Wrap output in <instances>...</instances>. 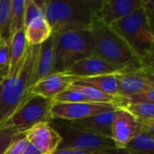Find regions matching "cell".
Segmentation results:
<instances>
[{
    "mask_svg": "<svg viewBox=\"0 0 154 154\" xmlns=\"http://www.w3.org/2000/svg\"><path fill=\"white\" fill-rule=\"evenodd\" d=\"M89 31L93 38L94 56L122 68L124 72H143L153 76V67L140 58L112 26L93 18Z\"/></svg>",
    "mask_w": 154,
    "mask_h": 154,
    "instance_id": "cell-1",
    "label": "cell"
},
{
    "mask_svg": "<svg viewBox=\"0 0 154 154\" xmlns=\"http://www.w3.org/2000/svg\"><path fill=\"white\" fill-rule=\"evenodd\" d=\"M38 46L28 44L27 50L14 71L5 76L0 96V128L32 95L33 74Z\"/></svg>",
    "mask_w": 154,
    "mask_h": 154,
    "instance_id": "cell-2",
    "label": "cell"
},
{
    "mask_svg": "<svg viewBox=\"0 0 154 154\" xmlns=\"http://www.w3.org/2000/svg\"><path fill=\"white\" fill-rule=\"evenodd\" d=\"M38 3L52 33L90 29L93 22L91 1L47 0Z\"/></svg>",
    "mask_w": 154,
    "mask_h": 154,
    "instance_id": "cell-3",
    "label": "cell"
},
{
    "mask_svg": "<svg viewBox=\"0 0 154 154\" xmlns=\"http://www.w3.org/2000/svg\"><path fill=\"white\" fill-rule=\"evenodd\" d=\"M153 18L143 5L111 25L148 65L153 63Z\"/></svg>",
    "mask_w": 154,
    "mask_h": 154,
    "instance_id": "cell-4",
    "label": "cell"
},
{
    "mask_svg": "<svg viewBox=\"0 0 154 154\" xmlns=\"http://www.w3.org/2000/svg\"><path fill=\"white\" fill-rule=\"evenodd\" d=\"M54 39V72H66L77 61L94 56V43L89 30L52 33Z\"/></svg>",
    "mask_w": 154,
    "mask_h": 154,
    "instance_id": "cell-5",
    "label": "cell"
},
{
    "mask_svg": "<svg viewBox=\"0 0 154 154\" xmlns=\"http://www.w3.org/2000/svg\"><path fill=\"white\" fill-rule=\"evenodd\" d=\"M50 124L61 138L60 150L89 151L116 148L111 138L77 128L71 125L69 121L51 119Z\"/></svg>",
    "mask_w": 154,
    "mask_h": 154,
    "instance_id": "cell-6",
    "label": "cell"
},
{
    "mask_svg": "<svg viewBox=\"0 0 154 154\" xmlns=\"http://www.w3.org/2000/svg\"><path fill=\"white\" fill-rule=\"evenodd\" d=\"M52 106L53 101L51 99L32 94L1 128L10 127L24 134L39 124L51 122Z\"/></svg>",
    "mask_w": 154,
    "mask_h": 154,
    "instance_id": "cell-7",
    "label": "cell"
},
{
    "mask_svg": "<svg viewBox=\"0 0 154 154\" xmlns=\"http://www.w3.org/2000/svg\"><path fill=\"white\" fill-rule=\"evenodd\" d=\"M143 0H104L91 1L93 18L111 26L143 5Z\"/></svg>",
    "mask_w": 154,
    "mask_h": 154,
    "instance_id": "cell-8",
    "label": "cell"
},
{
    "mask_svg": "<svg viewBox=\"0 0 154 154\" xmlns=\"http://www.w3.org/2000/svg\"><path fill=\"white\" fill-rule=\"evenodd\" d=\"M116 106L106 104L97 103H73L61 104L53 103L51 116V119L66 121H76L94 116L102 113L115 111Z\"/></svg>",
    "mask_w": 154,
    "mask_h": 154,
    "instance_id": "cell-9",
    "label": "cell"
},
{
    "mask_svg": "<svg viewBox=\"0 0 154 154\" xmlns=\"http://www.w3.org/2000/svg\"><path fill=\"white\" fill-rule=\"evenodd\" d=\"M143 128V125L128 111L116 107L112 122V140L116 148L125 149Z\"/></svg>",
    "mask_w": 154,
    "mask_h": 154,
    "instance_id": "cell-10",
    "label": "cell"
},
{
    "mask_svg": "<svg viewBox=\"0 0 154 154\" xmlns=\"http://www.w3.org/2000/svg\"><path fill=\"white\" fill-rule=\"evenodd\" d=\"M66 72L78 79L100 75L116 74L124 72V69L97 56H90L77 61Z\"/></svg>",
    "mask_w": 154,
    "mask_h": 154,
    "instance_id": "cell-11",
    "label": "cell"
},
{
    "mask_svg": "<svg viewBox=\"0 0 154 154\" xmlns=\"http://www.w3.org/2000/svg\"><path fill=\"white\" fill-rule=\"evenodd\" d=\"M28 142L42 154H53L58 149L61 138L50 123H42L24 134Z\"/></svg>",
    "mask_w": 154,
    "mask_h": 154,
    "instance_id": "cell-12",
    "label": "cell"
},
{
    "mask_svg": "<svg viewBox=\"0 0 154 154\" xmlns=\"http://www.w3.org/2000/svg\"><path fill=\"white\" fill-rule=\"evenodd\" d=\"M119 97H129L154 89L153 76L143 72H120L116 74Z\"/></svg>",
    "mask_w": 154,
    "mask_h": 154,
    "instance_id": "cell-13",
    "label": "cell"
},
{
    "mask_svg": "<svg viewBox=\"0 0 154 154\" xmlns=\"http://www.w3.org/2000/svg\"><path fill=\"white\" fill-rule=\"evenodd\" d=\"M75 79L67 72H53L39 79L32 88L31 93L52 100L58 94L66 90Z\"/></svg>",
    "mask_w": 154,
    "mask_h": 154,
    "instance_id": "cell-14",
    "label": "cell"
},
{
    "mask_svg": "<svg viewBox=\"0 0 154 154\" xmlns=\"http://www.w3.org/2000/svg\"><path fill=\"white\" fill-rule=\"evenodd\" d=\"M55 53H54V39L51 34L44 42L38 46L33 80L34 84L41 79L54 72Z\"/></svg>",
    "mask_w": 154,
    "mask_h": 154,
    "instance_id": "cell-15",
    "label": "cell"
},
{
    "mask_svg": "<svg viewBox=\"0 0 154 154\" xmlns=\"http://www.w3.org/2000/svg\"><path fill=\"white\" fill-rule=\"evenodd\" d=\"M114 113L115 111H111L84 119L69 122L71 125L81 130L112 139V122Z\"/></svg>",
    "mask_w": 154,
    "mask_h": 154,
    "instance_id": "cell-16",
    "label": "cell"
},
{
    "mask_svg": "<svg viewBox=\"0 0 154 154\" xmlns=\"http://www.w3.org/2000/svg\"><path fill=\"white\" fill-rule=\"evenodd\" d=\"M24 34L29 45L37 46L44 42L52 34L45 15H42L26 24Z\"/></svg>",
    "mask_w": 154,
    "mask_h": 154,
    "instance_id": "cell-17",
    "label": "cell"
},
{
    "mask_svg": "<svg viewBox=\"0 0 154 154\" xmlns=\"http://www.w3.org/2000/svg\"><path fill=\"white\" fill-rule=\"evenodd\" d=\"M74 82L87 85L92 88H95L104 93L119 97V89H118V82L116 77V74L109 75H100L89 78H83L75 79Z\"/></svg>",
    "mask_w": 154,
    "mask_h": 154,
    "instance_id": "cell-18",
    "label": "cell"
},
{
    "mask_svg": "<svg viewBox=\"0 0 154 154\" xmlns=\"http://www.w3.org/2000/svg\"><path fill=\"white\" fill-rule=\"evenodd\" d=\"M69 87L79 90L81 92L91 103H97V104H106V105H113L116 107L120 106L121 101L119 97L112 96L106 93H104L95 88L79 84L76 82H73Z\"/></svg>",
    "mask_w": 154,
    "mask_h": 154,
    "instance_id": "cell-19",
    "label": "cell"
},
{
    "mask_svg": "<svg viewBox=\"0 0 154 154\" xmlns=\"http://www.w3.org/2000/svg\"><path fill=\"white\" fill-rule=\"evenodd\" d=\"M28 43L24 34V28L13 33L10 37V66L8 74L12 73L16 65L23 59ZM7 74V75H8Z\"/></svg>",
    "mask_w": 154,
    "mask_h": 154,
    "instance_id": "cell-20",
    "label": "cell"
},
{
    "mask_svg": "<svg viewBox=\"0 0 154 154\" xmlns=\"http://www.w3.org/2000/svg\"><path fill=\"white\" fill-rule=\"evenodd\" d=\"M154 135L143 130L125 148L129 154H154Z\"/></svg>",
    "mask_w": 154,
    "mask_h": 154,
    "instance_id": "cell-21",
    "label": "cell"
},
{
    "mask_svg": "<svg viewBox=\"0 0 154 154\" xmlns=\"http://www.w3.org/2000/svg\"><path fill=\"white\" fill-rule=\"evenodd\" d=\"M120 107L128 111L143 125L154 123V104H126Z\"/></svg>",
    "mask_w": 154,
    "mask_h": 154,
    "instance_id": "cell-22",
    "label": "cell"
},
{
    "mask_svg": "<svg viewBox=\"0 0 154 154\" xmlns=\"http://www.w3.org/2000/svg\"><path fill=\"white\" fill-rule=\"evenodd\" d=\"M25 0H11V16L9 32L10 37L15 32L24 28Z\"/></svg>",
    "mask_w": 154,
    "mask_h": 154,
    "instance_id": "cell-23",
    "label": "cell"
},
{
    "mask_svg": "<svg viewBox=\"0 0 154 154\" xmlns=\"http://www.w3.org/2000/svg\"><path fill=\"white\" fill-rule=\"evenodd\" d=\"M11 0H0V40H10Z\"/></svg>",
    "mask_w": 154,
    "mask_h": 154,
    "instance_id": "cell-24",
    "label": "cell"
},
{
    "mask_svg": "<svg viewBox=\"0 0 154 154\" xmlns=\"http://www.w3.org/2000/svg\"><path fill=\"white\" fill-rule=\"evenodd\" d=\"M53 103L73 104V103H91L81 92L69 87L66 90L58 94L53 99Z\"/></svg>",
    "mask_w": 154,
    "mask_h": 154,
    "instance_id": "cell-25",
    "label": "cell"
},
{
    "mask_svg": "<svg viewBox=\"0 0 154 154\" xmlns=\"http://www.w3.org/2000/svg\"><path fill=\"white\" fill-rule=\"evenodd\" d=\"M119 97L121 101L120 106H123L126 104H154V89L137 93L129 97Z\"/></svg>",
    "mask_w": 154,
    "mask_h": 154,
    "instance_id": "cell-26",
    "label": "cell"
},
{
    "mask_svg": "<svg viewBox=\"0 0 154 154\" xmlns=\"http://www.w3.org/2000/svg\"><path fill=\"white\" fill-rule=\"evenodd\" d=\"M23 134H20L13 128H0V154H5L11 143Z\"/></svg>",
    "mask_w": 154,
    "mask_h": 154,
    "instance_id": "cell-27",
    "label": "cell"
},
{
    "mask_svg": "<svg viewBox=\"0 0 154 154\" xmlns=\"http://www.w3.org/2000/svg\"><path fill=\"white\" fill-rule=\"evenodd\" d=\"M10 66V40H0V75L6 76Z\"/></svg>",
    "mask_w": 154,
    "mask_h": 154,
    "instance_id": "cell-28",
    "label": "cell"
},
{
    "mask_svg": "<svg viewBox=\"0 0 154 154\" xmlns=\"http://www.w3.org/2000/svg\"><path fill=\"white\" fill-rule=\"evenodd\" d=\"M53 154H129L125 149L111 148L102 150H89V151H78V150H57Z\"/></svg>",
    "mask_w": 154,
    "mask_h": 154,
    "instance_id": "cell-29",
    "label": "cell"
},
{
    "mask_svg": "<svg viewBox=\"0 0 154 154\" xmlns=\"http://www.w3.org/2000/svg\"><path fill=\"white\" fill-rule=\"evenodd\" d=\"M29 142L24 134L19 136L8 147L5 154H23Z\"/></svg>",
    "mask_w": 154,
    "mask_h": 154,
    "instance_id": "cell-30",
    "label": "cell"
},
{
    "mask_svg": "<svg viewBox=\"0 0 154 154\" xmlns=\"http://www.w3.org/2000/svg\"><path fill=\"white\" fill-rule=\"evenodd\" d=\"M23 154H42L33 144H32V143H28V145H27V147H26V149H25V151H24V152Z\"/></svg>",
    "mask_w": 154,
    "mask_h": 154,
    "instance_id": "cell-31",
    "label": "cell"
},
{
    "mask_svg": "<svg viewBox=\"0 0 154 154\" xmlns=\"http://www.w3.org/2000/svg\"><path fill=\"white\" fill-rule=\"evenodd\" d=\"M5 76L3 75H0V96H1V93H2V89H3V84H4V80H5Z\"/></svg>",
    "mask_w": 154,
    "mask_h": 154,
    "instance_id": "cell-32",
    "label": "cell"
}]
</instances>
